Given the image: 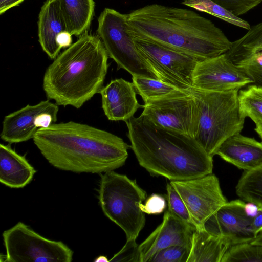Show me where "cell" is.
Segmentation results:
<instances>
[{"instance_id":"9c48e42d","label":"cell","mask_w":262,"mask_h":262,"mask_svg":"<svg viewBox=\"0 0 262 262\" xmlns=\"http://www.w3.org/2000/svg\"><path fill=\"white\" fill-rule=\"evenodd\" d=\"M141 115L159 126L194 138L198 128L199 108L190 91H174L144 102Z\"/></svg>"},{"instance_id":"1f68e13d","label":"cell","mask_w":262,"mask_h":262,"mask_svg":"<svg viewBox=\"0 0 262 262\" xmlns=\"http://www.w3.org/2000/svg\"><path fill=\"white\" fill-rule=\"evenodd\" d=\"M239 67L253 80V84L262 86V53L251 57Z\"/></svg>"},{"instance_id":"f1b7e54d","label":"cell","mask_w":262,"mask_h":262,"mask_svg":"<svg viewBox=\"0 0 262 262\" xmlns=\"http://www.w3.org/2000/svg\"><path fill=\"white\" fill-rule=\"evenodd\" d=\"M190 248L173 245L157 252L149 262H187Z\"/></svg>"},{"instance_id":"4316f807","label":"cell","mask_w":262,"mask_h":262,"mask_svg":"<svg viewBox=\"0 0 262 262\" xmlns=\"http://www.w3.org/2000/svg\"><path fill=\"white\" fill-rule=\"evenodd\" d=\"M262 262V245L250 242L231 246L221 262Z\"/></svg>"},{"instance_id":"ba28073f","label":"cell","mask_w":262,"mask_h":262,"mask_svg":"<svg viewBox=\"0 0 262 262\" xmlns=\"http://www.w3.org/2000/svg\"><path fill=\"white\" fill-rule=\"evenodd\" d=\"M7 262H71L73 251L61 241L48 239L21 222L2 234Z\"/></svg>"},{"instance_id":"277c9868","label":"cell","mask_w":262,"mask_h":262,"mask_svg":"<svg viewBox=\"0 0 262 262\" xmlns=\"http://www.w3.org/2000/svg\"><path fill=\"white\" fill-rule=\"evenodd\" d=\"M108 58L99 36L85 31L46 69L42 86L47 98L80 108L103 87Z\"/></svg>"},{"instance_id":"ac0fdd59","label":"cell","mask_w":262,"mask_h":262,"mask_svg":"<svg viewBox=\"0 0 262 262\" xmlns=\"http://www.w3.org/2000/svg\"><path fill=\"white\" fill-rule=\"evenodd\" d=\"M38 28L39 42L43 51L51 59H55L61 50L57 43V37L68 31L58 0H47L44 3L39 14Z\"/></svg>"},{"instance_id":"e575fe53","label":"cell","mask_w":262,"mask_h":262,"mask_svg":"<svg viewBox=\"0 0 262 262\" xmlns=\"http://www.w3.org/2000/svg\"><path fill=\"white\" fill-rule=\"evenodd\" d=\"M72 41V35L68 31L60 33L57 38V43L60 49L70 47Z\"/></svg>"},{"instance_id":"d590c367","label":"cell","mask_w":262,"mask_h":262,"mask_svg":"<svg viewBox=\"0 0 262 262\" xmlns=\"http://www.w3.org/2000/svg\"><path fill=\"white\" fill-rule=\"evenodd\" d=\"M24 0H0V14H2L7 10L17 6Z\"/></svg>"},{"instance_id":"f35d334b","label":"cell","mask_w":262,"mask_h":262,"mask_svg":"<svg viewBox=\"0 0 262 262\" xmlns=\"http://www.w3.org/2000/svg\"><path fill=\"white\" fill-rule=\"evenodd\" d=\"M96 261H109V260L107 259V257L103 256H101L98 257L97 259L95 260Z\"/></svg>"},{"instance_id":"d4e9b609","label":"cell","mask_w":262,"mask_h":262,"mask_svg":"<svg viewBox=\"0 0 262 262\" xmlns=\"http://www.w3.org/2000/svg\"><path fill=\"white\" fill-rule=\"evenodd\" d=\"M132 83L137 93L141 96L144 102L180 90L160 79L139 76H132Z\"/></svg>"},{"instance_id":"30bf717a","label":"cell","mask_w":262,"mask_h":262,"mask_svg":"<svg viewBox=\"0 0 262 262\" xmlns=\"http://www.w3.org/2000/svg\"><path fill=\"white\" fill-rule=\"evenodd\" d=\"M133 38L138 52L160 80L184 91L193 88V73L201 60L150 40Z\"/></svg>"},{"instance_id":"9a60e30c","label":"cell","mask_w":262,"mask_h":262,"mask_svg":"<svg viewBox=\"0 0 262 262\" xmlns=\"http://www.w3.org/2000/svg\"><path fill=\"white\" fill-rule=\"evenodd\" d=\"M195 229L167 209L162 223L139 245L140 262H149L157 252L169 246L181 245L190 248Z\"/></svg>"},{"instance_id":"3957f363","label":"cell","mask_w":262,"mask_h":262,"mask_svg":"<svg viewBox=\"0 0 262 262\" xmlns=\"http://www.w3.org/2000/svg\"><path fill=\"white\" fill-rule=\"evenodd\" d=\"M125 122L131 148L150 174L175 181L212 173L213 157L194 138L157 125L141 115Z\"/></svg>"},{"instance_id":"8992f818","label":"cell","mask_w":262,"mask_h":262,"mask_svg":"<svg viewBox=\"0 0 262 262\" xmlns=\"http://www.w3.org/2000/svg\"><path fill=\"white\" fill-rule=\"evenodd\" d=\"M146 192L135 180L113 171L100 174L99 205L104 215L124 232L126 239H136L145 224L140 205Z\"/></svg>"},{"instance_id":"2e32d148","label":"cell","mask_w":262,"mask_h":262,"mask_svg":"<svg viewBox=\"0 0 262 262\" xmlns=\"http://www.w3.org/2000/svg\"><path fill=\"white\" fill-rule=\"evenodd\" d=\"M99 93L104 114L111 121L125 122L142 107L137 100L133 83L122 78L111 81Z\"/></svg>"},{"instance_id":"52a82bcc","label":"cell","mask_w":262,"mask_h":262,"mask_svg":"<svg viewBox=\"0 0 262 262\" xmlns=\"http://www.w3.org/2000/svg\"><path fill=\"white\" fill-rule=\"evenodd\" d=\"M97 34L108 57L132 76L159 79L138 52L129 33L126 14L106 8L98 19Z\"/></svg>"},{"instance_id":"8fae6325","label":"cell","mask_w":262,"mask_h":262,"mask_svg":"<svg viewBox=\"0 0 262 262\" xmlns=\"http://www.w3.org/2000/svg\"><path fill=\"white\" fill-rule=\"evenodd\" d=\"M170 183L184 202L196 229L203 228L205 221L227 202L218 178L212 173Z\"/></svg>"},{"instance_id":"484cf974","label":"cell","mask_w":262,"mask_h":262,"mask_svg":"<svg viewBox=\"0 0 262 262\" xmlns=\"http://www.w3.org/2000/svg\"><path fill=\"white\" fill-rule=\"evenodd\" d=\"M182 3L198 11L211 14L237 27L247 30L251 27L248 22L235 15L212 0H184Z\"/></svg>"},{"instance_id":"d6a6232c","label":"cell","mask_w":262,"mask_h":262,"mask_svg":"<svg viewBox=\"0 0 262 262\" xmlns=\"http://www.w3.org/2000/svg\"><path fill=\"white\" fill-rule=\"evenodd\" d=\"M165 198L160 194H152L146 200L145 203L140 205L141 210L147 214H159L166 208Z\"/></svg>"},{"instance_id":"5bb4252c","label":"cell","mask_w":262,"mask_h":262,"mask_svg":"<svg viewBox=\"0 0 262 262\" xmlns=\"http://www.w3.org/2000/svg\"><path fill=\"white\" fill-rule=\"evenodd\" d=\"M247 211L242 200L227 202L205 221L203 228L224 238L231 246L251 242L256 235L252 228V216Z\"/></svg>"},{"instance_id":"8d00e7d4","label":"cell","mask_w":262,"mask_h":262,"mask_svg":"<svg viewBox=\"0 0 262 262\" xmlns=\"http://www.w3.org/2000/svg\"><path fill=\"white\" fill-rule=\"evenodd\" d=\"M250 243L253 244H259L262 245V231L259 233L256 237Z\"/></svg>"},{"instance_id":"ffe728a7","label":"cell","mask_w":262,"mask_h":262,"mask_svg":"<svg viewBox=\"0 0 262 262\" xmlns=\"http://www.w3.org/2000/svg\"><path fill=\"white\" fill-rule=\"evenodd\" d=\"M229 243L222 237L212 235L203 228L193 233L187 262H221Z\"/></svg>"},{"instance_id":"cb8c5ba5","label":"cell","mask_w":262,"mask_h":262,"mask_svg":"<svg viewBox=\"0 0 262 262\" xmlns=\"http://www.w3.org/2000/svg\"><path fill=\"white\" fill-rule=\"evenodd\" d=\"M238 101L245 118L249 117L255 124L262 121V86L253 84L241 90Z\"/></svg>"},{"instance_id":"5b68a950","label":"cell","mask_w":262,"mask_h":262,"mask_svg":"<svg viewBox=\"0 0 262 262\" xmlns=\"http://www.w3.org/2000/svg\"><path fill=\"white\" fill-rule=\"evenodd\" d=\"M189 91L197 102L200 113L194 139L213 157L226 139L240 133L243 128L245 118L239 109L238 90L211 92L192 88Z\"/></svg>"},{"instance_id":"4dcf8cb0","label":"cell","mask_w":262,"mask_h":262,"mask_svg":"<svg viewBox=\"0 0 262 262\" xmlns=\"http://www.w3.org/2000/svg\"><path fill=\"white\" fill-rule=\"evenodd\" d=\"M136 239H127L122 248L115 254L109 261L112 262H140L139 245Z\"/></svg>"},{"instance_id":"603a6c76","label":"cell","mask_w":262,"mask_h":262,"mask_svg":"<svg viewBox=\"0 0 262 262\" xmlns=\"http://www.w3.org/2000/svg\"><path fill=\"white\" fill-rule=\"evenodd\" d=\"M235 188L236 194L241 200L262 208V164L244 171Z\"/></svg>"},{"instance_id":"836d02e7","label":"cell","mask_w":262,"mask_h":262,"mask_svg":"<svg viewBox=\"0 0 262 262\" xmlns=\"http://www.w3.org/2000/svg\"><path fill=\"white\" fill-rule=\"evenodd\" d=\"M252 228L256 236L262 231V208H258L257 213L252 216Z\"/></svg>"},{"instance_id":"7c38bea8","label":"cell","mask_w":262,"mask_h":262,"mask_svg":"<svg viewBox=\"0 0 262 262\" xmlns=\"http://www.w3.org/2000/svg\"><path fill=\"white\" fill-rule=\"evenodd\" d=\"M58 111V105L49 99L28 104L4 117L1 138L9 144L33 139L38 129L48 127L56 122Z\"/></svg>"},{"instance_id":"6da1fadb","label":"cell","mask_w":262,"mask_h":262,"mask_svg":"<svg viewBox=\"0 0 262 262\" xmlns=\"http://www.w3.org/2000/svg\"><path fill=\"white\" fill-rule=\"evenodd\" d=\"M33 140L51 165L78 173L115 170L124 165L131 148L112 133L72 121L40 128Z\"/></svg>"},{"instance_id":"83f0119b","label":"cell","mask_w":262,"mask_h":262,"mask_svg":"<svg viewBox=\"0 0 262 262\" xmlns=\"http://www.w3.org/2000/svg\"><path fill=\"white\" fill-rule=\"evenodd\" d=\"M166 191L168 210L182 221L196 229L184 202L170 183L167 184Z\"/></svg>"},{"instance_id":"d6986e66","label":"cell","mask_w":262,"mask_h":262,"mask_svg":"<svg viewBox=\"0 0 262 262\" xmlns=\"http://www.w3.org/2000/svg\"><path fill=\"white\" fill-rule=\"evenodd\" d=\"M36 172L25 156L18 154L10 144H0V182L11 188L29 184Z\"/></svg>"},{"instance_id":"7402d4cb","label":"cell","mask_w":262,"mask_h":262,"mask_svg":"<svg viewBox=\"0 0 262 262\" xmlns=\"http://www.w3.org/2000/svg\"><path fill=\"white\" fill-rule=\"evenodd\" d=\"M262 53V22L248 30L242 37L232 42L226 53L232 62L238 67L251 57Z\"/></svg>"},{"instance_id":"4fadbf2b","label":"cell","mask_w":262,"mask_h":262,"mask_svg":"<svg viewBox=\"0 0 262 262\" xmlns=\"http://www.w3.org/2000/svg\"><path fill=\"white\" fill-rule=\"evenodd\" d=\"M193 88L205 91L239 90L253 80L227 53L199 61L193 73Z\"/></svg>"},{"instance_id":"74e56055","label":"cell","mask_w":262,"mask_h":262,"mask_svg":"<svg viewBox=\"0 0 262 262\" xmlns=\"http://www.w3.org/2000/svg\"><path fill=\"white\" fill-rule=\"evenodd\" d=\"M255 125L256 127L255 128V130L259 136L262 140V121L256 123Z\"/></svg>"},{"instance_id":"f546056e","label":"cell","mask_w":262,"mask_h":262,"mask_svg":"<svg viewBox=\"0 0 262 262\" xmlns=\"http://www.w3.org/2000/svg\"><path fill=\"white\" fill-rule=\"evenodd\" d=\"M212 1L237 16L245 14L262 2V0Z\"/></svg>"},{"instance_id":"44dd1931","label":"cell","mask_w":262,"mask_h":262,"mask_svg":"<svg viewBox=\"0 0 262 262\" xmlns=\"http://www.w3.org/2000/svg\"><path fill=\"white\" fill-rule=\"evenodd\" d=\"M68 31L79 36L90 27L94 12L93 0H58Z\"/></svg>"},{"instance_id":"e0dca14e","label":"cell","mask_w":262,"mask_h":262,"mask_svg":"<svg viewBox=\"0 0 262 262\" xmlns=\"http://www.w3.org/2000/svg\"><path fill=\"white\" fill-rule=\"evenodd\" d=\"M215 155L239 169L250 170L262 164V142L235 134L221 144Z\"/></svg>"},{"instance_id":"7a4b0ae2","label":"cell","mask_w":262,"mask_h":262,"mask_svg":"<svg viewBox=\"0 0 262 262\" xmlns=\"http://www.w3.org/2000/svg\"><path fill=\"white\" fill-rule=\"evenodd\" d=\"M135 37L150 40L200 60L227 53L232 42L211 21L189 9L147 5L126 14Z\"/></svg>"}]
</instances>
